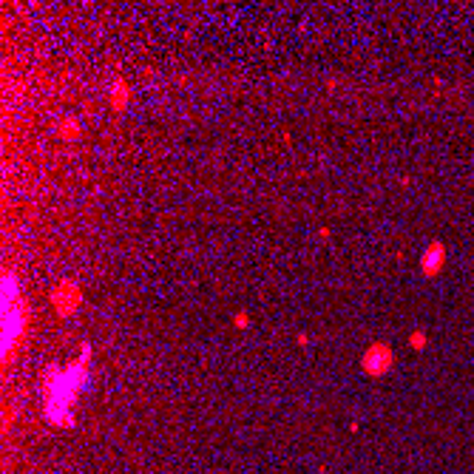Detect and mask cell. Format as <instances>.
Returning a JSON list of instances; mask_svg holds the SVG:
<instances>
[{
  "label": "cell",
  "mask_w": 474,
  "mask_h": 474,
  "mask_svg": "<svg viewBox=\"0 0 474 474\" xmlns=\"http://www.w3.org/2000/svg\"><path fill=\"white\" fill-rule=\"evenodd\" d=\"M426 341L429 338H426L423 329H415V333L409 335V346H412V349H426Z\"/></svg>",
  "instance_id": "obj_6"
},
{
  "label": "cell",
  "mask_w": 474,
  "mask_h": 474,
  "mask_svg": "<svg viewBox=\"0 0 474 474\" xmlns=\"http://www.w3.org/2000/svg\"><path fill=\"white\" fill-rule=\"evenodd\" d=\"M57 134H60L63 139H77V136L83 134V128L74 117H66V119H60V125H57Z\"/></svg>",
  "instance_id": "obj_5"
},
{
  "label": "cell",
  "mask_w": 474,
  "mask_h": 474,
  "mask_svg": "<svg viewBox=\"0 0 474 474\" xmlns=\"http://www.w3.org/2000/svg\"><path fill=\"white\" fill-rule=\"evenodd\" d=\"M131 102V86L125 80H114L111 88H108V105L114 111H125Z\"/></svg>",
  "instance_id": "obj_4"
},
{
  "label": "cell",
  "mask_w": 474,
  "mask_h": 474,
  "mask_svg": "<svg viewBox=\"0 0 474 474\" xmlns=\"http://www.w3.org/2000/svg\"><path fill=\"white\" fill-rule=\"evenodd\" d=\"M392 363H395V352H392V346H389V344H372L369 349L363 352V358H361L363 372L372 375V378L386 375V372L392 369Z\"/></svg>",
  "instance_id": "obj_2"
},
{
  "label": "cell",
  "mask_w": 474,
  "mask_h": 474,
  "mask_svg": "<svg viewBox=\"0 0 474 474\" xmlns=\"http://www.w3.org/2000/svg\"><path fill=\"white\" fill-rule=\"evenodd\" d=\"M51 304H54V313L57 315H71L77 307L83 304V290L77 281L71 278H63V281L54 284L51 290Z\"/></svg>",
  "instance_id": "obj_1"
},
{
  "label": "cell",
  "mask_w": 474,
  "mask_h": 474,
  "mask_svg": "<svg viewBox=\"0 0 474 474\" xmlns=\"http://www.w3.org/2000/svg\"><path fill=\"white\" fill-rule=\"evenodd\" d=\"M233 324L239 326V329H244V326L250 324V315H247V313H236L233 315Z\"/></svg>",
  "instance_id": "obj_7"
},
{
  "label": "cell",
  "mask_w": 474,
  "mask_h": 474,
  "mask_svg": "<svg viewBox=\"0 0 474 474\" xmlns=\"http://www.w3.org/2000/svg\"><path fill=\"white\" fill-rule=\"evenodd\" d=\"M446 259H449V253H446L443 241H429L426 250H423V256H420V270H423L429 278H435V276L443 273Z\"/></svg>",
  "instance_id": "obj_3"
}]
</instances>
